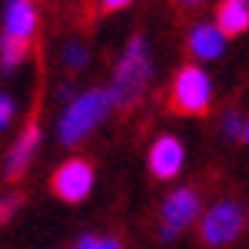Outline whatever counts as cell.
I'll return each mask as SVG.
<instances>
[{"instance_id":"ba28073f","label":"cell","mask_w":249,"mask_h":249,"mask_svg":"<svg viewBox=\"0 0 249 249\" xmlns=\"http://www.w3.org/2000/svg\"><path fill=\"white\" fill-rule=\"evenodd\" d=\"M37 30V10L30 0H10L7 10H3V34L20 40H30Z\"/></svg>"},{"instance_id":"d6986e66","label":"cell","mask_w":249,"mask_h":249,"mask_svg":"<svg viewBox=\"0 0 249 249\" xmlns=\"http://www.w3.org/2000/svg\"><path fill=\"white\" fill-rule=\"evenodd\" d=\"M93 246H96V239H93V236H83V239H80V243H77L73 249H93Z\"/></svg>"},{"instance_id":"5bb4252c","label":"cell","mask_w":249,"mask_h":249,"mask_svg":"<svg viewBox=\"0 0 249 249\" xmlns=\"http://www.w3.org/2000/svg\"><path fill=\"white\" fill-rule=\"evenodd\" d=\"M17 206H20V196H17V193L3 196V199H0V223H7V219L17 213Z\"/></svg>"},{"instance_id":"7a4b0ae2","label":"cell","mask_w":249,"mask_h":249,"mask_svg":"<svg viewBox=\"0 0 249 249\" xmlns=\"http://www.w3.org/2000/svg\"><path fill=\"white\" fill-rule=\"evenodd\" d=\"M110 107H113L110 90H87V93H80L67 107L63 120H60V140L67 146H77L83 136L93 133V126H100V120L110 113Z\"/></svg>"},{"instance_id":"9a60e30c","label":"cell","mask_w":249,"mask_h":249,"mask_svg":"<svg viewBox=\"0 0 249 249\" xmlns=\"http://www.w3.org/2000/svg\"><path fill=\"white\" fill-rule=\"evenodd\" d=\"M243 116L239 113H226V120H223V133L226 136H243Z\"/></svg>"},{"instance_id":"6da1fadb","label":"cell","mask_w":249,"mask_h":249,"mask_svg":"<svg viewBox=\"0 0 249 249\" xmlns=\"http://www.w3.org/2000/svg\"><path fill=\"white\" fill-rule=\"evenodd\" d=\"M150 77H153V60H150V50H146V40L133 37L126 43L120 63H116V77L110 83L113 107L130 110L133 103H140L143 93H146V87H150Z\"/></svg>"},{"instance_id":"7c38bea8","label":"cell","mask_w":249,"mask_h":249,"mask_svg":"<svg viewBox=\"0 0 249 249\" xmlns=\"http://www.w3.org/2000/svg\"><path fill=\"white\" fill-rule=\"evenodd\" d=\"M27 50H30V40H20V37L3 34V37H0V67H3V70L20 67L23 57H27Z\"/></svg>"},{"instance_id":"8992f818","label":"cell","mask_w":249,"mask_h":249,"mask_svg":"<svg viewBox=\"0 0 249 249\" xmlns=\"http://www.w3.org/2000/svg\"><path fill=\"white\" fill-rule=\"evenodd\" d=\"M93 190V166L87 160H67L53 173V193L63 203H80Z\"/></svg>"},{"instance_id":"5b68a950","label":"cell","mask_w":249,"mask_h":249,"mask_svg":"<svg viewBox=\"0 0 249 249\" xmlns=\"http://www.w3.org/2000/svg\"><path fill=\"white\" fill-rule=\"evenodd\" d=\"M239 230H243V213H239L236 203L213 206L199 223V236H203L206 246H226V243H232L239 236Z\"/></svg>"},{"instance_id":"ffe728a7","label":"cell","mask_w":249,"mask_h":249,"mask_svg":"<svg viewBox=\"0 0 249 249\" xmlns=\"http://www.w3.org/2000/svg\"><path fill=\"white\" fill-rule=\"evenodd\" d=\"M203 0H176V7H183V10H190V7H199Z\"/></svg>"},{"instance_id":"3957f363","label":"cell","mask_w":249,"mask_h":249,"mask_svg":"<svg viewBox=\"0 0 249 249\" xmlns=\"http://www.w3.org/2000/svg\"><path fill=\"white\" fill-rule=\"evenodd\" d=\"M210 77L199 70V67H183L170 87V107L183 116H203L210 110Z\"/></svg>"},{"instance_id":"277c9868","label":"cell","mask_w":249,"mask_h":249,"mask_svg":"<svg viewBox=\"0 0 249 249\" xmlns=\"http://www.w3.org/2000/svg\"><path fill=\"white\" fill-rule=\"evenodd\" d=\"M196 216H199V196H196V190H190V186L173 190L170 196H166V203H163L160 236H163V239H176Z\"/></svg>"},{"instance_id":"e0dca14e","label":"cell","mask_w":249,"mask_h":249,"mask_svg":"<svg viewBox=\"0 0 249 249\" xmlns=\"http://www.w3.org/2000/svg\"><path fill=\"white\" fill-rule=\"evenodd\" d=\"M103 3V10H120V7H126L130 0H100Z\"/></svg>"},{"instance_id":"ac0fdd59","label":"cell","mask_w":249,"mask_h":249,"mask_svg":"<svg viewBox=\"0 0 249 249\" xmlns=\"http://www.w3.org/2000/svg\"><path fill=\"white\" fill-rule=\"evenodd\" d=\"M93 249H120V243H116V239H96Z\"/></svg>"},{"instance_id":"9c48e42d","label":"cell","mask_w":249,"mask_h":249,"mask_svg":"<svg viewBox=\"0 0 249 249\" xmlns=\"http://www.w3.org/2000/svg\"><path fill=\"white\" fill-rule=\"evenodd\" d=\"M37 143H40V126H37V120H30V123L23 126L20 140L14 143L10 156H7V176H10V179H20V176H23V170L30 166V156L37 150Z\"/></svg>"},{"instance_id":"2e32d148","label":"cell","mask_w":249,"mask_h":249,"mask_svg":"<svg viewBox=\"0 0 249 249\" xmlns=\"http://www.w3.org/2000/svg\"><path fill=\"white\" fill-rule=\"evenodd\" d=\"M10 120H14V100L7 93H0V130H7Z\"/></svg>"},{"instance_id":"44dd1931","label":"cell","mask_w":249,"mask_h":249,"mask_svg":"<svg viewBox=\"0 0 249 249\" xmlns=\"http://www.w3.org/2000/svg\"><path fill=\"white\" fill-rule=\"evenodd\" d=\"M243 140H246V143H249V123H246V130H243Z\"/></svg>"},{"instance_id":"8fae6325","label":"cell","mask_w":249,"mask_h":249,"mask_svg":"<svg viewBox=\"0 0 249 249\" xmlns=\"http://www.w3.org/2000/svg\"><path fill=\"white\" fill-rule=\"evenodd\" d=\"M216 27L226 37L246 34L249 30V0H223L219 10H216Z\"/></svg>"},{"instance_id":"52a82bcc","label":"cell","mask_w":249,"mask_h":249,"mask_svg":"<svg viewBox=\"0 0 249 249\" xmlns=\"http://www.w3.org/2000/svg\"><path fill=\"white\" fill-rule=\"evenodd\" d=\"M150 170L156 179H173L183 170V143L176 136H160L150 150Z\"/></svg>"},{"instance_id":"30bf717a","label":"cell","mask_w":249,"mask_h":249,"mask_svg":"<svg viewBox=\"0 0 249 249\" xmlns=\"http://www.w3.org/2000/svg\"><path fill=\"white\" fill-rule=\"evenodd\" d=\"M226 47V34L216 23H199L190 30V53L199 60H216Z\"/></svg>"},{"instance_id":"4fadbf2b","label":"cell","mask_w":249,"mask_h":249,"mask_svg":"<svg viewBox=\"0 0 249 249\" xmlns=\"http://www.w3.org/2000/svg\"><path fill=\"white\" fill-rule=\"evenodd\" d=\"M83 63H87V47L67 43V47H63V67H67V70H80Z\"/></svg>"}]
</instances>
